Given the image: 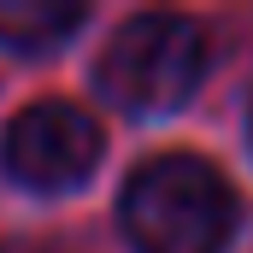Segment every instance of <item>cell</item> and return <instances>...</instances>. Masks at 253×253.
I'll list each match as a JSON object with an SVG mask.
<instances>
[{"label": "cell", "instance_id": "3", "mask_svg": "<svg viewBox=\"0 0 253 253\" xmlns=\"http://www.w3.org/2000/svg\"><path fill=\"white\" fill-rule=\"evenodd\" d=\"M0 153L24 189L59 194V189H77L100 165V124L71 100H36L12 118Z\"/></svg>", "mask_w": 253, "mask_h": 253}, {"label": "cell", "instance_id": "1", "mask_svg": "<svg viewBox=\"0 0 253 253\" xmlns=\"http://www.w3.org/2000/svg\"><path fill=\"white\" fill-rule=\"evenodd\" d=\"M124 230L135 253H224L236 230V194L206 159L165 153L129 177Z\"/></svg>", "mask_w": 253, "mask_h": 253}, {"label": "cell", "instance_id": "2", "mask_svg": "<svg viewBox=\"0 0 253 253\" xmlns=\"http://www.w3.org/2000/svg\"><path fill=\"white\" fill-rule=\"evenodd\" d=\"M206 77V30L177 12H141L106 42L100 88L129 112H171Z\"/></svg>", "mask_w": 253, "mask_h": 253}, {"label": "cell", "instance_id": "4", "mask_svg": "<svg viewBox=\"0 0 253 253\" xmlns=\"http://www.w3.org/2000/svg\"><path fill=\"white\" fill-rule=\"evenodd\" d=\"M77 30H83L77 0H0V47L12 53H47Z\"/></svg>", "mask_w": 253, "mask_h": 253}]
</instances>
